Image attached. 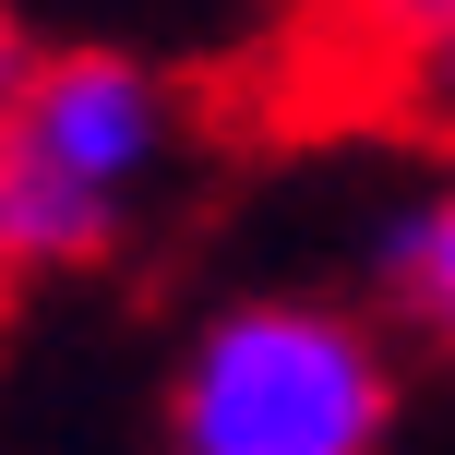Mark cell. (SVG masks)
<instances>
[{"label": "cell", "mask_w": 455, "mask_h": 455, "mask_svg": "<svg viewBox=\"0 0 455 455\" xmlns=\"http://www.w3.org/2000/svg\"><path fill=\"white\" fill-rule=\"evenodd\" d=\"M180 156V84L132 48H36L0 108V288L120 264L132 216Z\"/></svg>", "instance_id": "obj_2"}, {"label": "cell", "mask_w": 455, "mask_h": 455, "mask_svg": "<svg viewBox=\"0 0 455 455\" xmlns=\"http://www.w3.org/2000/svg\"><path fill=\"white\" fill-rule=\"evenodd\" d=\"M395 96H408L419 132H443V144H455V24H432V36L395 48Z\"/></svg>", "instance_id": "obj_4"}, {"label": "cell", "mask_w": 455, "mask_h": 455, "mask_svg": "<svg viewBox=\"0 0 455 455\" xmlns=\"http://www.w3.org/2000/svg\"><path fill=\"white\" fill-rule=\"evenodd\" d=\"M371 299H384L395 336L455 360V168L384 204V228H371Z\"/></svg>", "instance_id": "obj_3"}, {"label": "cell", "mask_w": 455, "mask_h": 455, "mask_svg": "<svg viewBox=\"0 0 455 455\" xmlns=\"http://www.w3.org/2000/svg\"><path fill=\"white\" fill-rule=\"evenodd\" d=\"M24 72H36V36H24V12H12V0H0V108H12V96H24Z\"/></svg>", "instance_id": "obj_6"}, {"label": "cell", "mask_w": 455, "mask_h": 455, "mask_svg": "<svg viewBox=\"0 0 455 455\" xmlns=\"http://www.w3.org/2000/svg\"><path fill=\"white\" fill-rule=\"evenodd\" d=\"M347 12H360V24H384V36L408 48V36H432V24H455V0H347Z\"/></svg>", "instance_id": "obj_5"}, {"label": "cell", "mask_w": 455, "mask_h": 455, "mask_svg": "<svg viewBox=\"0 0 455 455\" xmlns=\"http://www.w3.org/2000/svg\"><path fill=\"white\" fill-rule=\"evenodd\" d=\"M168 455H395V323L323 288H240L168 360Z\"/></svg>", "instance_id": "obj_1"}]
</instances>
